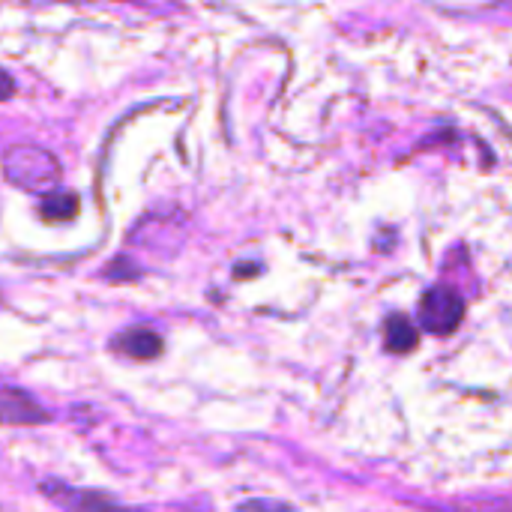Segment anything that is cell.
Returning a JSON list of instances; mask_svg holds the SVG:
<instances>
[{"label":"cell","instance_id":"cell-8","mask_svg":"<svg viewBox=\"0 0 512 512\" xmlns=\"http://www.w3.org/2000/svg\"><path fill=\"white\" fill-rule=\"evenodd\" d=\"M102 276H105L108 282H132V279L141 276V267H135L126 255H120V258H114V261L102 270Z\"/></svg>","mask_w":512,"mask_h":512},{"label":"cell","instance_id":"cell-5","mask_svg":"<svg viewBox=\"0 0 512 512\" xmlns=\"http://www.w3.org/2000/svg\"><path fill=\"white\" fill-rule=\"evenodd\" d=\"M111 345H114V351H120V354H126L132 360H141V363L156 360L162 354V336L153 327H144V324L123 330L120 336H114Z\"/></svg>","mask_w":512,"mask_h":512},{"label":"cell","instance_id":"cell-6","mask_svg":"<svg viewBox=\"0 0 512 512\" xmlns=\"http://www.w3.org/2000/svg\"><path fill=\"white\" fill-rule=\"evenodd\" d=\"M78 207H81V201H78V195H75V192L51 189V192L42 198V204H39V216H42L45 222L57 225V222H69V219H75V216H78Z\"/></svg>","mask_w":512,"mask_h":512},{"label":"cell","instance_id":"cell-7","mask_svg":"<svg viewBox=\"0 0 512 512\" xmlns=\"http://www.w3.org/2000/svg\"><path fill=\"white\" fill-rule=\"evenodd\" d=\"M384 342L393 354H408L417 348V327L405 315H390L384 324Z\"/></svg>","mask_w":512,"mask_h":512},{"label":"cell","instance_id":"cell-3","mask_svg":"<svg viewBox=\"0 0 512 512\" xmlns=\"http://www.w3.org/2000/svg\"><path fill=\"white\" fill-rule=\"evenodd\" d=\"M39 492L57 504L60 510L66 512H144V510H129L123 504H117L111 495L105 492H96V489H75V486H66L60 480H42L39 483Z\"/></svg>","mask_w":512,"mask_h":512},{"label":"cell","instance_id":"cell-9","mask_svg":"<svg viewBox=\"0 0 512 512\" xmlns=\"http://www.w3.org/2000/svg\"><path fill=\"white\" fill-rule=\"evenodd\" d=\"M237 512H291L288 504H279V501H249L243 504Z\"/></svg>","mask_w":512,"mask_h":512},{"label":"cell","instance_id":"cell-2","mask_svg":"<svg viewBox=\"0 0 512 512\" xmlns=\"http://www.w3.org/2000/svg\"><path fill=\"white\" fill-rule=\"evenodd\" d=\"M417 318H420L423 330H429L435 336H450L459 330V324L465 318V300L453 288H432L420 300Z\"/></svg>","mask_w":512,"mask_h":512},{"label":"cell","instance_id":"cell-10","mask_svg":"<svg viewBox=\"0 0 512 512\" xmlns=\"http://www.w3.org/2000/svg\"><path fill=\"white\" fill-rule=\"evenodd\" d=\"M12 93H15V81L0 69V102H3V99H9Z\"/></svg>","mask_w":512,"mask_h":512},{"label":"cell","instance_id":"cell-1","mask_svg":"<svg viewBox=\"0 0 512 512\" xmlns=\"http://www.w3.org/2000/svg\"><path fill=\"white\" fill-rule=\"evenodd\" d=\"M3 177L24 192H51L60 180L54 153L36 144H12L3 153Z\"/></svg>","mask_w":512,"mask_h":512},{"label":"cell","instance_id":"cell-4","mask_svg":"<svg viewBox=\"0 0 512 512\" xmlns=\"http://www.w3.org/2000/svg\"><path fill=\"white\" fill-rule=\"evenodd\" d=\"M51 414L24 390H0V426H42Z\"/></svg>","mask_w":512,"mask_h":512}]
</instances>
